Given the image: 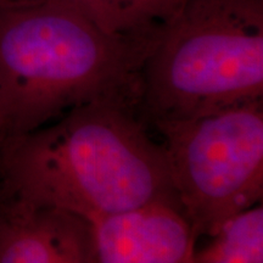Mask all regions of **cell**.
<instances>
[{"label":"cell","instance_id":"8992f818","mask_svg":"<svg viewBox=\"0 0 263 263\" xmlns=\"http://www.w3.org/2000/svg\"><path fill=\"white\" fill-rule=\"evenodd\" d=\"M0 263H95L90 222L0 189Z\"/></svg>","mask_w":263,"mask_h":263},{"label":"cell","instance_id":"5b68a950","mask_svg":"<svg viewBox=\"0 0 263 263\" xmlns=\"http://www.w3.org/2000/svg\"><path fill=\"white\" fill-rule=\"evenodd\" d=\"M89 222L95 263H193L197 236L176 203L155 200Z\"/></svg>","mask_w":263,"mask_h":263},{"label":"cell","instance_id":"9c48e42d","mask_svg":"<svg viewBox=\"0 0 263 263\" xmlns=\"http://www.w3.org/2000/svg\"><path fill=\"white\" fill-rule=\"evenodd\" d=\"M42 3V0H0V10L20 8V6L32 5Z\"/></svg>","mask_w":263,"mask_h":263},{"label":"cell","instance_id":"3957f363","mask_svg":"<svg viewBox=\"0 0 263 263\" xmlns=\"http://www.w3.org/2000/svg\"><path fill=\"white\" fill-rule=\"evenodd\" d=\"M263 100V0H184L141 74L147 126Z\"/></svg>","mask_w":263,"mask_h":263},{"label":"cell","instance_id":"52a82bcc","mask_svg":"<svg viewBox=\"0 0 263 263\" xmlns=\"http://www.w3.org/2000/svg\"><path fill=\"white\" fill-rule=\"evenodd\" d=\"M80 12L101 31L133 39H159L184 0H42Z\"/></svg>","mask_w":263,"mask_h":263},{"label":"cell","instance_id":"6da1fadb","mask_svg":"<svg viewBox=\"0 0 263 263\" xmlns=\"http://www.w3.org/2000/svg\"><path fill=\"white\" fill-rule=\"evenodd\" d=\"M134 105L99 101L0 147V189L94 217L163 200L179 205L163 147Z\"/></svg>","mask_w":263,"mask_h":263},{"label":"cell","instance_id":"7a4b0ae2","mask_svg":"<svg viewBox=\"0 0 263 263\" xmlns=\"http://www.w3.org/2000/svg\"><path fill=\"white\" fill-rule=\"evenodd\" d=\"M157 41L107 34L52 2L0 10V147L83 105L139 108Z\"/></svg>","mask_w":263,"mask_h":263},{"label":"cell","instance_id":"277c9868","mask_svg":"<svg viewBox=\"0 0 263 263\" xmlns=\"http://www.w3.org/2000/svg\"><path fill=\"white\" fill-rule=\"evenodd\" d=\"M197 240L263 197V100L151 124Z\"/></svg>","mask_w":263,"mask_h":263},{"label":"cell","instance_id":"ba28073f","mask_svg":"<svg viewBox=\"0 0 263 263\" xmlns=\"http://www.w3.org/2000/svg\"><path fill=\"white\" fill-rule=\"evenodd\" d=\"M207 238L202 249H195L193 263H262V201L228 217Z\"/></svg>","mask_w":263,"mask_h":263}]
</instances>
